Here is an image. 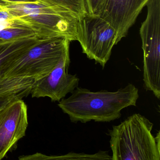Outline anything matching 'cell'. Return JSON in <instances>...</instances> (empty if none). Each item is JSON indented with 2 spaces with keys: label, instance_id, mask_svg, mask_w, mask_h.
Returning a JSON list of instances; mask_svg holds the SVG:
<instances>
[{
  "label": "cell",
  "instance_id": "cell-1",
  "mask_svg": "<svg viewBox=\"0 0 160 160\" xmlns=\"http://www.w3.org/2000/svg\"><path fill=\"white\" fill-rule=\"evenodd\" d=\"M139 98V89L133 84L113 92L77 87L58 105L73 123L109 122L120 118L125 108L136 106Z\"/></svg>",
  "mask_w": 160,
  "mask_h": 160
},
{
  "label": "cell",
  "instance_id": "cell-2",
  "mask_svg": "<svg viewBox=\"0 0 160 160\" xmlns=\"http://www.w3.org/2000/svg\"><path fill=\"white\" fill-rule=\"evenodd\" d=\"M0 9L7 10L40 39L63 38L70 42L77 40L79 17L67 9L39 1L2 4Z\"/></svg>",
  "mask_w": 160,
  "mask_h": 160
},
{
  "label": "cell",
  "instance_id": "cell-3",
  "mask_svg": "<svg viewBox=\"0 0 160 160\" xmlns=\"http://www.w3.org/2000/svg\"><path fill=\"white\" fill-rule=\"evenodd\" d=\"M153 123L140 114L128 117L109 130L112 160H160V134L152 133Z\"/></svg>",
  "mask_w": 160,
  "mask_h": 160
},
{
  "label": "cell",
  "instance_id": "cell-4",
  "mask_svg": "<svg viewBox=\"0 0 160 160\" xmlns=\"http://www.w3.org/2000/svg\"><path fill=\"white\" fill-rule=\"evenodd\" d=\"M70 41L63 38L39 39L0 69V78H30L36 81L49 74L60 61Z\"/></svg>",
  "mask_w": 160,
  "mask_h": 160
},
{
  "label": "cell",
  "instance_id": "cell-5",
  "mask_svg": "<svg viewBox=\"0 0 160 160\" xmlns=\"http://www.w3.org/2000/svg\"><path fill=\"white\" fill-rule=\"evenodd\" d=\"M140 30L143 51L145 88L160 99V0H149Z\"/></svg>",
  "mask_w": 160,
  "mask_h": 160
},
{
  "label": "cell",
  "instance_id": "cell-6",
  "mask_svg": "<svg viewBox=\"0 0 160 160\" xmlns=\"http://www.w3.org/2000/svg\"><path fill=\"white\" fill-rule=\"evenodd\" d=\"M121 39L117 31L99 16L86 14L79 17L77 40L83 53L103 68L111 58L113 48Z\"/></svg>",
  "mask_w": 160,
  "mask_h": 160
},
{
  "label": "cell",
  "instance_id": "cell-7",
  "mask_svg": "<svg viewBox=\"0 0 160 160\" xmlns=\"http://www.w3.org/2000/svg\"><path fill=\"white\" fill-rule=\"evenodd\" d=\"M70 62L69 48L50 73L34 83L30 94L32 98L48 97L52 102H60L72 93L78 87L80 79L68 73Z\"/></svg>",
  "mask_w": 160,
  "mask_h": 160
},
{
  "label": "cell",
  "instance_id": "cell-8",
  "mask_svg": "<svg viewBox=\"0 0 160 160\" xmlns=\"http://www.w3.org/2000/svg\"><path fill=\"white\" fill-rule=\"evenodd\" d=\"M28 125L27 107L22 99L14 100L0 110V160L25 136Z\"/></svg>",
  "mask_w": 160,
  "mask_h": 160
},
{
  "label": "cell",
  "instance_id": "cell-9",
  "mask_svg": "<svg viewBox=\"0 0 160 160\" xmlns=\"http://www.w3.org/2000/svg\"><path fill=\"white\" fill-rule=\"evenodd\" d=\"M149 0H105L98 16L110 23L121 39L126 37Z\"/></svg>",
  "mask_w": 160,
  "mask_h": 160
},
{
  "label": "cell",
  "instance_id": "cell-10",
  "mask_svg": "<svg viewBox=\"0 0 160 160\" xmlns=\"http://www.w3.org/2000/svg\"><path fill=\"white\" fill-rule=\"evenodd\" d=\"M35 82L30 78H0V98L17 96L22 99L31 94Z\"/></svg>",
  "mask_w": 160,
  "mask_h": 160
},
{
  "label": "cell",
  "instance_id": "cell-11",
  "mask_svg": "<svg viewBox=\"0 0 160 160\" xmlns=\"http://www.w3.org/2000/svg\"><path fill=\"white\" fill-rule=\"evenodd\" d=\"M39 39L34 36L0 43V69L8 61L27 50Z\"/></svg>",
  "mask_w": 160,
  "mask_h": 160
},
{
  "label": "cell",
  "instance_id": "cell-12",
  "mask_svg": "<svg viewBox=\"0 0 160 160\" xmlns=\"http://www.w3.org/2000/svg\"><path fill=\"white\" fill-rule=\"evenodd\" d=\"M18 21L12 26L0 31V40L6 42L37 36L32 29Z\"/></svg>",
  "mask_w": 160,
  "mask_h": 160
},
{
  "label": "cell",
  "instance_id": "cell-13",
  "mask_svg": "<svg viewBox=\"0 0 160 160\" xmlns=\"http://www.w3.org/2000/svg\"><path fill=\"white\" fill-rule=\"evenodd\" d=\"M50 5L67 9L79 17L87 14L84 0H38Z\"/></svg>",
  "mask_w": 160,
  "mask_h": 160
},
{
  "label": "cell",
  "instance_id": "cell-14",
  "mask_svg": "<svg viewBox=\"0 0 160 160\" xmlns=\"http://www.w3.org/2000/svg\"><path fill=\"white\" fill-rule=\"evenodd\" d=\"M87 14L98 16L105 0H84Z\"/></svg>",
  "mask_w": 160,
  "mask_h": 160
},
{
  "label": "cell",
  "instance_id": "cell-15",
  "mask_svg": "<svg viewBox=\"0 0 160 160\" xmlns=\"http://www.w3.org/2000/svg\"><path fill=\"white\" fill-rule=\"evenodd\" d=\"M17 99H21L17 96H7V97L0 98V110L5 107L9 102Z\"/></svg>",
  "mask_w": 160,
  "mask_h": 160
},
{
  "label": "cell",
  "instance_id": "cell-16",
  "mask_svg": "<svg viewBox=\"0 0 160 160\" xmlns=\"http://www.w3.org/2000/svg\"><path fill=\"white\" fill-rule=\"evenodd\" d=\"M14 17L7 10L0 9V21L14 20Z\"/></svg>",
  "mask_w": 160,
  "mask_h": 160
},
{
  "label": "cell",
  "instance_id": "cell-17",
  "mask_svg": "<svg viewBox=\"0 0 160 160\" xmlns=\"http://www.w3.org/2000/svg\"><path fill=\"white\" fill-rule=\"evenodd\" d=\"M18 20H14L0 21V31L10 27L17 23Z\"/></svg>",
  "mask_w": 160,
  "mask_h": 160
},
{
  "label": "cell",
  "instance_id": "cell-18",
  "mask_svg": "<svg viewBox=\"0 0 160 160\" xmlns=\"http://www.w3.org/2000/svg\"><path fill=\"white\" fill-rule=\"evenodd\" d=\"M38 0H0V4L4 3H21L35 2Z\"/></svg>",
  "mask_w": 160,
  "mask_h": 160
},
{
  "label": "cell",
  "instance_id": "cell-19",
  "mask_svg": "<svg viewBox=\"0 0 160 160\" xmlns=\"http://www.w3.org/2000/svg\"><path fill=\"white\" fill-rule=\"evenodd\" d=\"M3 42V41H2V40H0V43H2V42Z\"/></svg>",
  "mask_w": 160,
  "mask_h": 160
}]
</instances>
